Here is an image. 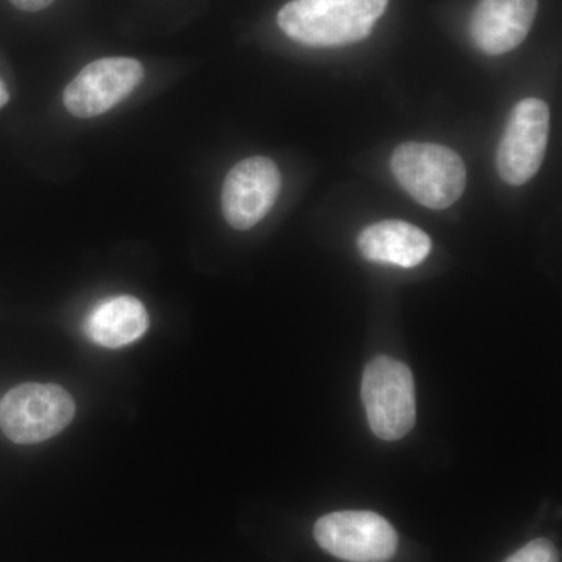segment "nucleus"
Wrapping results in <instances>:
<instances>
[{
	"instance_id": "obj_1",
	"label": "nucleus",
	"mask_w": 562,
	"mask_h": 562,
	"mask_svg": "<svg viewBox=\"0 0 562 562\" xmlns=\"http://www.w3.org/2000/svg\"><path fill=\"white\" fill-rule=\"evenodd\" d=\"M390 0H292L277 22L291 40L313 47L360 43L371 35Z\"/></svg>"
},
{
	"instance_id": "obj_2",
	"label": "nucleus",
	"mask_w": 562,
	"mask_h": 562,
	"mask_svg": "<svg viewBox=\"0 0 562 562\" xmlns=\"http://www.w3.org/2000/svg\"><path fill=\"white\" fill-rule=\"evenodd\" d=\"M391 171L414 201L431 210L452 206L468 183L460 155L439 144H401L392 154Z\"/></svg>"
},
{
	"instance_id": "obj_3",
	"label": "nucleus",
	"mask_w": 562,
	"mask_h": 562,
	"mask_svg": "<svg viewBox=\"0 0 562 562\" xmlns=\"http://www.w3.org/2000/svg\"><path fill=\"white\" fill-rule=\"evenodd\" d=\"M362 405L372 431L383 441H397L416 424V387L408 366L390 357L373 358L361 383Z\"/></svg>"
},
{
	"instance_id": "obj_4",
	"label": "nucleus",
	"mask_w": 562,
	"mask_h": 562,
	"mask_svg": "<svg viewBox=\"0 0 562 562\" xmlns=\"http://www.w3.org/2000/svg\"><path fill=\"white\" fill-rule=\"evenodd\" d=\"M76 414V402L57 384L25 383L7 392L0 402V428L22 446L54 438Z\"/></svg>"
},
{
	"instance_id": "obj_5",
	"label": "nucleus",
	"mask_w": 562,
	"mask_h": 562,
	"mask_svg": "<svg viewBox=\"0 0 562 562\" xmlns=\"http://www.w3.org/2000/svg\"><path fill=\"white\" fill-rule=\"evenodd\" d=\"M314 538L325 552L347 562H387L397 552V532L371 512H339L321 517Z\"/></svg>"
},
{
	"instance_id": "obj_6",
	"label": "nucleus",
	"mask_w": 562,
	"mask_h": 562,
	"mask_svg": "<svg viewBox=\"0 0 562 562\" xmlns=\"http://www.w3.org/2000/svg\"><path fill=\"white\" fill-rule=\"evenodd\" d=\"M550 131L549 105L528 98L516 103L498 144L497 171L512 187L527 183L541 169Z\"/></svg>"
},
{
	"instance_id": "obj_7",
	"label": "nucleus",
	"mask_w": 562,
	"mask_h": 562,
	"mask_svg": "<svg viewBox=\"0 0 562 562\" xmlns=\"http://www.w3.org/2000/svg\"><path fill=\"white\" fill-rule=\"evenodd\" d=\"M143 79V65L133 58L92 61L66 87V110L80 120L99 116L131 95Z\"/></svg>"
},
{
	"instance_id": "obj_8",
	"label": "nucleus",
	"mask_w": 562,
	"mask_h": 562,
	"mask_svg": "<svg viewBox=\"0 0 562 562\" xmlns=\"http://www.w3.org/2000/svg\"><path fill=\"white\" fill-rule=\"evenodd\" d=\"M281 173L271 158L251 157L233 166L222 188V213L235 231L246 232L268 216L279 199Z\"/></svg>"
},
{
	"instance_id": "obj_9",
	"label": "nucleus",
	"mask_w": 562,
	"mask_h": 562,
	"mask_svg": "<svg viewBox=\"0 0 562 562\" xmlns=\"http://www.w3.org/2000/svg\"><path fill=\"white\" fill-rule=\"evenodd\" d=\"M538 0H480L471 20L475 46L487 55L516 49L530 33Z\"/></svg>"
},
{
	"instance_id": "obj_10",
	"label": "nucleus",
	"mask_w": 562,
	"mask_h": 562,
	"mask_svg": "<svg viewBox=\"0 0 562 562\" xmlns=\"http://www.w3.org/2000/svg\"><path fill=\"white\" fill-rule=\"evenodd\" d=\"M358 249L369 261L416 268L430 255L431 239L409 222L383 221L361 232Z\"/></svg>"
},
{
	"instance_id": "obj_11",
	"label": "nucleus",
	"mask_w": 562,
	"mask_h": 562,
	"mask_svg": "<svg viewBox=\"0 0 562 562\" xmlns=\"http://www.w3.org/2000/svg\"><path fill=\"white\" fill-rule=\"evenodd\" d=\"M149 328L146 306L132 295L105 299L85 321V333L92 342L106 349H120L138 341Z\"/></svg>"
},
{
	"instance_id": "obj_12",
	"label": "nucleus",
	"mask_w": 562,
	"mask_h": 562,
	"mask_svg": "<svg viewBox=\"0 0 562 562\" xmlns=\"http://www.w3.org/2000/svg\"><path fill=\"white\" fill-rule=\"evenodd\" d=\"M505 562H560L557 547L547 539H536L512 554Z\"/></svg>"
},
{
	"instance_id": "obj_13",
	"label": "nucleus",
	"mask_w": 562,
	"mask_h": 562,
	"mask_svg": "<svg viewBox=\"0 0 562 562\" xmlns=\"http://www.w3.org/2000/svg\"><path fill=\"white\" fill-rule=\"evenodd\" d=\"M10 2L22 11H41L47 9L55 0H10Z\"/></svg>"
},
{
	"instance_id": "obj_14",
	"label": "nucleus",
	"mask_w": 562,
	"mask_h": 562,
	"mask_svg": "<svg viewBox=\"0 0 562 562\" xmlns=\"http://www.w3.org/2000/svg\"><path fill=\"white\" fill-rule=\"evenodd\" d=\"M10 99V92L7 90L5 83H3L2 80H0V109L2 106L7 105V102H9Z\"/></svg>"
}]
</instances>
